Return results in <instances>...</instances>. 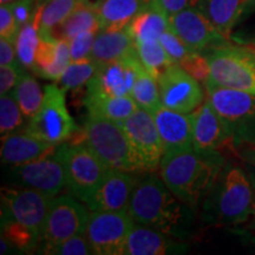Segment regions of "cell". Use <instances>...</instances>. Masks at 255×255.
Instances as JSON below:
<instances>
[{"label":"cell","mask_w":255,"mask_h":255,"mask_svg":"<svg viewBox=\"0 0 255 255\" xmlns=\"http://www.w3.org/2000/svg\"><path fill=\"white\" fill-rule=\"evenodd\" d=\"M8 177L13 186L33 189L50 199L58 196L66 188L65 168L58 148L47 157L18 167L8 165Z\"/></svg>","instance_id":"7c38bea8"},{"label":"cell","mask_w":255,"mask_h":255,"mask_svg":"<svg viewBox=\"0 0 255 255\" xmlns=\"http://www.w3.org/2000/svg\"><path fill=\"white\" fill-rule=\"evenodd\" d=\"M245 169H246L248 176H250V178H251V182H252V184H253L254 190H255V169L253 167H251V165H248V164H246Z\"/></svg>","instance_id":"c3c4849f"},{"label":"cell","mask_w":255,"mask_h":255,"mask_svg":"<svg viewBox=\"0 0 255 255\" xmlns=\"http://www.w3.org/2000/svg\"><path fill=\"white\" fill-rule=\"evenodd\" d=\"M130 96L136 102L137 107L150 111V113L162 105L157 79L149 75L145 70H142L139 72Z\"/></svg>","instance_id":"1f68e13d"},{"label":"cell","mask_w":255,"mask_h":255,"mask_svg":"<svg viewBox=\"0 0 255 255\" xmlns=\"http://www.w3.org/2000/svg\"><path fill=\"white\" fill-rule=\"evenodd\" d=\"M39 253L53 254V255H89L95 254L92 251L90 242H89L87 234L76 235L60 242L55 246H51L41 250Z\"/></svg>","instance_id":"d590c367"},{"label":"cell","mask_w":255,"mask_h":255,"mask_svg":"<svg viewBox=\"0 0 255 255\" xmlns=\"http://www.w3.org/2000/svg\"><path fill=\"white\" fill-rule=\"evenodd\" d=\"M59 144H53L26 131L1 137L0 157L4 164L18 167L55 154Z\"/></svg>","instance_id":"d6986e66"},{"label":"cell","mask_w":255,"mask_h":255,"mask_svg":"<svg viewBox=\"0 0 255 255\" xmlns=\"http://www.w3.org/2000/svg\"><path fill=\"white\" fill-rule=\"evenodd\" d=\"M97 33L98 32L95 31L82 32V33L68 40L71 60H78L91 57L92 46H94L95 38L97 36Z\"/></svg>","instance_id":"f35d334b"},{"label":"cell","mask_w":255,"mask_h":255,"mask_svg":"<svg viewBox=\"0 0 255 255\" xmlns=\"http://www.w3.org/2000/svg\"><path fill=\"white\" fill-rule=\"evenodd\" d=\"M1 223L26 229L41 240L51 200L33 189L18 186L1 188Z\"/></svg>","instance_id":"9c48e42d"},{"label":"cell","mask_w":255,"mask_h":255,"mask_svg":"<svg viewBox=\"0 0 255 255\" xmlns=\"http://www.w3.org/2000/svg\"><path fill=\"white\" fill-rule=\"evenodd\" d=\"M144 167L145 173L159 169L163 157V142L150 111L138 108L129 119L120 123Z\"/></svg>","instance_id":"4fadbf2b"},{"label":"cell","mask_w":255,"mask_h":255,"mask_svg":"<svg viewBox=\"0 0 255 255\" xmlns=\"http://www.w3.org/2000/svg\"><path fill=\"white\" fill-rule=\"evenodd\" d=\"M205 55L210 69L206 84L255 95V47L232 45L228 41Z\"/></svg>","instance_id":"5b68a950"},{"label":"cell","mask_w":255,"mask_h":255,"mask_svg":"<svg viewBox=\"0 0 255 255\" xmlns=\"http://www.w3.org/2000/svg\"><path fill=\"white\" fill-rule=\"evenodd\" d=\"M33 4L34 0H15L11 4L12 11L20 27L33 18L34 11H36L33 8Z\"/></svg>","instance_id":"7bdbcfd3"},{"label":"cell","mask_w":255,"mask_h":255,"mask_svg":"<svg viewBox=\"0 0 255 255\" xmlns=\"http://www.w3.org/2000/svg\"><path fill=\"white\" fill-rule=\"evenodd\" d=\"M145 1H148V2H150V0H145Z\"/></svg>","instance_id":"816d5d0a"},{"label":"cell","mask_w":255,"mask_h":255,"mask_svg":"<svg viewBox=\"0 0 255 255\" xmlns=\"http://www.w3.org/2000/svg\"><path fill=\"white\" fill-rule=\"evenodd\" d=\"M191 115L193 145L200 152L237 151L238 146L228 129L208 101L203 102Z\"/></svg>","instance_id":"e0dca14e"},{"label":"cell","mask_w":255,"mask_h":255,"mask_svg":"<svg viewBox=\"0 0 255 255\" xmlns=\"http://www.w3.org/2000/svg\"><path fill=\"white\" fill-rule=\"evenodd\" d=\"M38 44H39V32L32 18L28 23L20 27L17 39H15L18 62L24 68L31 70L33 68Z\"/></svg>","instance_id":"836d02e7"},{"label":"cell","mask_w":255,"mask_h":255,"mask_svg":"<svg viewBox=\"0 0 255 255\" xmlns=\"http://www.w3.org/2000/svg\"><path fill=\"white\" fill-rule=\"evenodd\" d=\"M184 240L171 237L158 229L135 222L128 238L124 255H165L184 253Z\"/></svg>","instance_id":"ffe728a7"},{"label":"cell","mask_w":255,"mask_h":255,"mask_svg":"<svg viewBox=\"0 0 255 255\" xmlns=\"http://www.w3.org/2000/svg\"><path fill=\"white\" fill-rule=\"evenodd\" d=\"M144 70L136 52L113 62L98 64L87 84V94L130 96L139 72Z\"/></svg>","instance_id":"5bb4252c"},{"label":"cell","mask_w":255,"mask_h":255,"mask_svg":"<svg viewBox=\"0 0 255 255\" xmlns=\"http://www.w3.org/2000/svg\"><path fill=\"white\" fill-rule=\"evenodd\" d=\"M15 63H18L15 43L5 38H0V66L13 65Z\"/></svg>","instance_id":"ee69618b"},{"label":"cell","mask_w":255,"mask_h":255,"mask_svg":"<svg viewBox=\"0 0 255 255\" xmlns=\"http://www.w3.org/2000/svg\"><path fill=\"white\" fill-rule=\"evenodd\" d=\"M239 227H241V226H239ZM242 227L251 229V231H255V209L253 215H252V218L250 219V221L245 223V225H242Z\"/></svg>","instance_id":"681fc988"},{"label":"cell","mask_w":255,"mask_h":255,"mask_svg":"<svg viewBox=\"0 0 255 255\" xmlns=\"http://www.w3.org/2000/svg\"><path fill=\"white\" fill-rule=\"evenodd\" d=\"M178 65L183 68L196 81L206 84L209 78V63L205 53L191 52Z\"/></svg>","instance_id":"74e56055"},{"label":"cell","mask_w":255,"mask_h":255,"mask_svg":"<svg viewBox=\"0 0 255 255\" xmlns=\"http://www.w3.org/2000/svg\"><path fill=\"white\" fill-rule=\"evenodd\" d=\"M149 2L145 0H101L96 6L101 30H121L128 27Z\"/></svg>","instance_id":"cb8c5ba5"},{"label":"cell","mask_w":255,"mask_h":255,"mask_svg":"<svg viewBox=\"0 0 255 255\" xmlns=\"http://www.w3.org/2000/svg\"><path fill=\"white\" fill-rule=\"evenodd\" d=\"M233 231L240 234V237H242V240L250 244L252 250L255 252V231H251V229L244 227H234Z\"/></svg>","instance_id":"bcb514c9"},{"label":"cell","mask_w":255,"mask_h":255,"mask_svg":"<svg viewBox=\"0 0 255 255\" xmlns=\"http://www.w3.org/2000/svg\"><path fill=\"white\" fill-rule=\"evenodd\" d=\"M157 82L162 104L168 109L191 114L205 102L201 83L178 64H173Z\"/></svg>","instance_id":"9a60e30c"},{"label":"cell","mask_w":255,"mask_h":255,"mask_svg":"<svg viewBox=\"0 0 255 255\" xmlns=\"http://www.w3.org/2000/svg\"><path fill=\"white\" fill-rule=\"evenodd\" d=\"M82 143L89 146L109 169L145 173L120 123L88 114L82 130Z\"/></svg>","instance_id":"277c9868"},{"label":"cell","mask_w":255,"mask_h":255,"mask_svg":"<svg viewBox=\"0 0 255 255\" xmlns=\"http://www.w3.org/2000/svg\"><path fill=\"white\" fill-rule=\"evenodd\" d=\"M15 1V0H0V5L4 4H12V2Z\"/></svg>","instance_id":"f907efd6"},{"label":"cell","mask_w":255,"mask_h":255,"mask_svg":"<svg viewBox=\"0 0 255 255\" xmlns=\"http://www.w3.org/2000/svg\"><path fill=\"white\" fill-rule=\"evenodd\" d=\"M169 27L194 52L205 53L229 41L197 7L186 8L170 15Z\"/></svg>","instance_id":"2e32d148"},{"label":"cell","mask_w":255,"mask_h":255,"mask_svg":"<svg viewBox=\"0 0 255 255\" xmlns=\"http://www.w3.org/2000/svg\"><path fill=\"white\" fill-rule=\"evenodd\" d=\"M84 205L72 195L53 197L47 210L38 251L55 246L76 235L85 234L90 213Z\"/></svg>","instance_id":"30bf717a"},{"label":"cell","mask_w":255,"mask_h":255,"mask_svg":"<svg viewBox=\"0 0 255 255\" xmlns=\"http://www.w3.org/2000/svg\"><path fill=\"white\" fill-rule=\"evenodd\" d=\"M226 165L220 152L183 149L163 152L159 176L181 201L196 209L214 186Z\"/></svg>","instance_id":"7a4b0ae2"},{"label":"cell","mask_w":255,"mask_h":255,"mask_svg":"<svg viewBox=\"0 0 255 255\" xmlns=\"http://www.w3.org/2000/svg\"><path fill=\"white\" fill-rule=\"evenodd\" d=\"M197 8L228 39L242 18V0H200Z\"/></svg>","instance_id":"4316f807"},{"label":"cell","mask_w":255,"mask_h":255,"mask_svg":"<svg viewBox=\"0 0 255 255\" xmlns=\"http://www.w3.org/2000/svg\"><path fill=\"white\" fill-rule=\"evenodd\" d=\"M209 102L234 138L238 149L255 145V95L206 84Z\"/></svg>","instance_id":"8992f818"},{"label":"cell","mask_w":255,"mask_h":255,"mask_svg":"<svg viewBox=\"0 0 255 255\" xmlns=\"http://www.w3.org/2000/svg\"><path fill=\"white\" fill-rule=\"evenodd\" d=\"M154 1L162 11L168 14V17L178 13L189 7H197L200 0H150Z\"/></svg>","instance_id":"b9f144b4"},{"label":"cell","mask_w":255,"mask_h":255,"mask_svg":"<svg viewBox=\"0 0 255 255\" xmlns=\"http://www.w3.org/2000/svg\"><path fill=\"white\" fill-rule=\"evenodd\" d=\"M135 44L142 66L154 78L158 79L174 64L159 40L135 41Z\"/></svg>","instance_id":"f546056e"},{"label":"cell","mask_w":255,"mask_h":255,"mask_svg":"<svg viewBox=\"0 0 255 255\" xmlns=\"http://www.w3.org/2000/svg\"><path fill=\"white\" fill-rule=\"evenodd\" d=\"M78 2L79 0H44L40 2L33 15L40 36H51V32L65 21Z\"/></svg>","instance_id":"f1b7e54d"},{"label":"cell","mask_w":255,"mask_h":255,"mask_svg":"<svg viewBox=\"0 0 255 255\" xmlns=\"http://www.w3.org/2000/svg\"><path fill=\"white\" fill-rule=\"evenodd\" d=\"M169 28V17L154 1H150L128 25L135 41L158 40Z\"/></svg>","instance_id":"484cf974"},{"label":"cell","mask_w":255,"mask_h":255,"mask_svg":"<svg viewBox=\"0 0 255 255\" xmlns=\"http://www.w3.org/2000/svg\"><path fill=\"white\" fill-rule=\"evenodd\" d=\"M158 40L174 64H180L187 56L194 52L170 27L159 37Z\"/></svg>","instance_id":"8d00e7d4"},{"label":"cell","mask_w":255,"mask_h":255,"mask_svg":"<svg viewBox=\"0 0 255 255\" xmlns=\"http://www.w3.org/2000/svg\"><path fill=\"white\" fill-rule=\"evenodd\" d=\"M98 63L92 58H83L78 60H71L68 68L59 79L60 88L64 91H75L87 85L92 76L97 70Z\"/></svg>","instance_id":"d6a6232c"},{"label":"cell","mask_w":255,"mask_h":255,"mask_svg":"<svg viewBox=\"0 0 255 255\" xmlns=\"http://www.w3.org/2000/svg\"><path fill=\"white\" fill-rule=\"evenodd\" d=\"M21 66L20 63L0 66V95L11 94L17 87L25 73Z\"/></svg>","instance_id":"ab89813d"},{"label":"cell","mask_w":255,"mask_h":255,"mask_svg":"<svg viewBox=\"0 0 255 255\" xmlns=\"http://www.w3.org/2000/svg\"><path fill=\"white\" fill-rule=\"evenodd\" d=\"M151 114L163 142V152L194 148L190 114L177 113L165 108L163 104Z\"/></svg>","instance_id":"44dd1931"},{"label":"cell","mask_w":255,"mask_h":255,"mask_svg":"<svg viewBox=\"0 0 255 255\" xmlns=\"http://www.w3.org/2000/svg\"><path fill=\"white\" fill-rule=\"evenodd\" d=\"M88 114L122 123L138 109L131 96H109L87 94L84 98Z\"/></svg>","instance_id":"d4e9b609"},{"label":"cell","mask_w":255,"mask_h":255,"mask_svg":"<svg viewBox=\"0 0 255 255\" xmlns=\"http://www.w3.org/2000/svg\"><path fill=\"white\" fill-rule=\"evenodd\" d=\"M101 31V23L98 18L96 6L90 5L88 1L79 0L78 5L72 13L65 19L63 24L51 32V36L57 39L69 40L82 32Z\"/></svg>","instance_id":"83f0119b"},{"label":"cell","mask_w":255,"mask_h":255,"mask_svg":"<svg viewBox=\"0 0 255 255\" xmlns=\"http://www.w3.org/2000/svg\"><path fill=\"white\" fill-rule=\"evenodd\" d=\"M138 178L135 173L109 169L94 196L89 201L91 212H122L129 209Z\"/></svg>","instance_id":"ac0fdd59"},{"label":"cell","mask_w":255,"mask_h":255,"mask_svg":"<svg viewBox=\"0 0 255 255\" xmlns=\"http://www.w3.org/2000/svg\"><path fill=\"white\" fill-rule=\"evenodd\" d=\"M58 151L65 168L70 195L88 205L109 168L84 143H60Z\"/></svg>","instance_id":"52a82bcc"},{"label":"cell","mask_w":255,"mask_h":255,"mask_svg":"<svg viewBox=\"0 0 255 255\" xmlns=\"http://www.w3.org/2000/svg\"><path fill=\"white\" fill-rule=\"evenodd\" d=\"M202 220L215 227H239L255 209V190L246 169L226 163L202 202Z\"/></svg>","instance_id":"3957f363"},{"label":"cell","mask_w":255,"mask_h":255,"mask_svg":"<svg viewBox=\"0 0 255 255\" xmlns=\"http://www.w3.org/2000/svg\"><path fill=\"white\" fill-rule=\"evenodd\" d=\"M24 114L11 94L0 96V132L2 136L18 132L24 126Z\"/></svg>","instance_id":"e575fe53"},{"label":"cell","mask_w":255,"mask_h":255,"mask_svg":"<svg viewBox=\"0 0 255 255\" xmlns=\"http://www.w3.org/2000/svg\"><path fill=\"white\" fill-rule=\"evenodd\" d=\"M19 30L20 26L14 17L11 4L0 6V38H5L15 43Z\"/></svg>","instance_id":"60d3db41"},{"label":"cell","mask_w":255,"mask_h":255,"mask_svg":"<svg viewBox=\"0 0 255 255\" xmlns=\"http://www.w3.org/2000/svg\"><path fill=\"white\" fill-rule=\"evenodd\" d=\"M25 131L53 144L69 141L78 131L65 101V91L56 84L44 88L40 109L25 127Z\"/></svg>","instance_id":"ba28073f"},{"label":"cell","mask_w":255,"mask_h":255,"mask_svg":"<svg viewBox=\"0 0 255 255\" xmlns=\"http://www.w3.org/2000/svg\"><path fill=\"white\" fill-rule=\"evenodd\" d=\"M70 63L71 55L68 40L39 34L32 71L44 79L58 82Z\"/></svg>","instance_id":"7402d4cb"},{"label":"cell","mask_w":255,"mask_h":255,"mask_svg":"<svg viewBox=\"0 0 255 255\" xmlns=\"http://www.w3.org/2000/svg\"><path fill=\"white\" fill-rule=\"evenodd\" d=\"M136 52L135 39L128 27L101 30L95 38L91 57L98 64L113 62Z\"/></svg>","instance_id":"603a6c76"},{"label":"cell","mask_w":255,"mask_h":255,"mask_svg":"<svg viewBox=\"0 0 255 255\" xmlns=\"http://www.w3.org/2000/svg\"><path fill=\"white\" fill-rule=\"evenodd\" d=\"M194 210L169 189L161 176L146 175L138 178L128 212L136 223L186 240L194 229Z\"/></svg>","instance_id":"6da1fadb"},{"label":"cell","mask_w":255,"mask_h":255,"mask_svg":"<svg viewBox=\"0 0 255 255\" xmlns=\"http://www.w3.org/2000/svg\"><path fill=\"white\" fill-rule=\"evenodd\" d=\"M11 95L13 96L27 121H30L38 113L44 101V92L39 83L27 72L24 73Z\"/></svg>","instance_id":"4dcf8cb0"},{"label":"cell","mask_w":255,"mask_h":255,"mask_svg":"<svg viewBox=\"0 0 255 255\" xmlns=\"http://www.w3.org/2000/svg\"><path fill=\"white\" fill-rule=\"evenodd\" d=\"M238 155L245 163L255 169V145H244L238 149Z\"/></svg>","instance_id":"f6af8a7d"},{"label":"cell","mask_w":255,"mask_h":255,"mask_svg":"<svg viewBox=\"0 0 255 255\" xmlns=\"http://www.w3.org/2000/svg\"><path fill=\"white\" fill-rule=\"evenodd\" d=\"M255 11V0H242V17Z\"/></svg>","instance_id":"7dc6e473"},{"label":"cell","mask_w":255,"mask_h":255,"mask_svg":"<svg viewBox=\"0 0 255 255\" xmlns=\"http://www.w3.org/2000/svg\"><path fill=\"white\" fill-rule=\"evenodd\" d=\"M135 221L128 210L91 212L87 238L97 255H124L127 241Z\"/></svg>","instance_id":"8fae6325"}]
</instances>
